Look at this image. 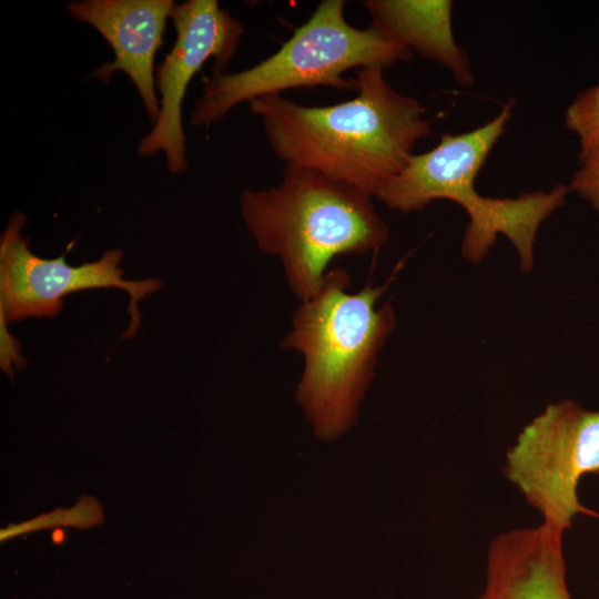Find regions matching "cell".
Masks as SVG:
<instances>
[{"label": "cell", "instance_id": "cell-14", "mask_svg": "<svg viewBox=\"0 0 599 599\" xmlns=\"http://www.w3.org/2000/svg\"><path fill=\"white\" fill-rule=\"evenodd\" d=\"M568 189L599 212V151L580 162Z\"/></svg>", "mask_w": 599, "mask_h": 599}, {"label": "cell", "instance_id": "cell-12", "mask_svg": "<svg viewBox=\"0 0 599 599\" xmlns=\"http://www.w3.org/2000/svg\"><path fill=\"white\" fill-rule=\"evenodd\" d=\"M103 507L101 502L92 496H81L71 508L58 507L50 512L40 514L29 520L10 524L0 529V542L3 544L11 538L29 532L57 527H75L78 529H89L103 522Z\"/></svg>", "mask_w": 599, "mask_h": 599}, {"label": "cell", "instance_id": "cell-1", "mask_svg": "<svg viewBox=\"0 0 599 599\" xmlns=\"http://www.w3.org/2000/svg\"><path fill=\"white\" fill-rule=\"evenodd\" d=\"M355 82L353 99L331 105L306 106L281 94L248 104L285 166L318 172L376 197L432 129L425 108L396 91L384 69H357Z\"/></svg>", "mask_w": 599, "mask_h": 599}, {"label": "cell", "instance_id": "cell-6", "mask_svg": "<svg viewBox=\"0 0 599 599\" xmlns=\"http://www.w3.org/2000/svg\"><path fill=\"white\" fill-rule=\"evenodd\" d=\"M504 473L548 524L565 531L588 510L578 483L599 475V410L565 399L548 405L507 450Z\"/></svg>", "mask_w": 599, "mask_h": 599}, {"label": "cell", "instance_id": "cell-10", "mask_svg": "<svg viewBox=\"0 0 599 599\" xmlns=\"http://www.w3.org/2000/svg\"><path fill=\"white\" fill-rule=\"evenodd\" d=\"M562 535L545 522L499 534L488 547L478 599H571Z\"/></svg>", "mask_w": 599, "mask_h": 599}, {"label": "cell", "instance_id": "cell-4", "mask_svg": "<svg viewBox=\"0 0 599 599\" xmlns=\"http://www.w3.org/2000/svg\"><path fill=\"white\" fill-rule=\"evenodd\" d=\"M514 105L515 99H510L486 124L460 134L444 133L434 149L413 153L376 199L403 213L422 211L437 200L453 201L469 219L461 241L467 261L480 262L498 235H504L515 246L521 271L528 272L534 265L537 232L564 205L569 189L558 184L549 192L538 190L515 199L487 197L475 190V179L506 131Z\"/></svg>", "mask_w": 599, "mask_h": 599}, {"label": "cell", "instance_id": "cell-3", "mask_svg": "<svg viewBox=\"0 0 599 599\" xmlns=\"http://www.w3.org/2000/svg\"><path fill=\"white\" fill-rule=\"evenodd\" d=\"M372 199L318 172L285 166L278 185L245 190L240 205L257 247L281 261L301 302L318 291L335 257L377 253L387 243L389 229Z\"/></svg>", "mask_w": 599, "mask_h": 599}, {"label": "cell", "instance_id": "cell-7", "mask_svg": "<svg viewBox=\"0 0 599 599\" xmlns=\"http://www.w3.org/2000/svg\"><path fill=\"white\" fill-rule=\"evenodd\" d=\"M26 216L16 212L0 241V316L1 326L27 317H54L63 307L62 298L90 288L118 287L130 295V323L123 337L133 336L140 327L138 303L161 287L158 280L126 281L120 263L123 252L106 251L101 258L71 266L64 254L44 260L31 252L22 235Z\"/></svg>", "mask_w": 599, "mask_h": 599}, {"label": "cell", "instance_id": "cell-2", "mask_svg": "<svg viewBox=\"0 0 599 599\" xmlns=\"http://www.w3.org/2000/svg\"><path fill=\"white\" fill-rule=\"evenodd\" d=\"M342 268L329 270L318 291L301 301L282 345L304 361L296 399L316 435L333 440L356 422L378 355L396 324L388 283L349 292Z\"/></svg>", "mask_w": 599, "mask_h": 599}, {"label": "cell", "instance_id": "cell-9", "mask_svg": "<svg viewBox=\"0 0 599 599\" xmlns=\"http://www.w3.org/2000/svg\"><path fill=\"white\" fill-rule=\"evenodd\" d=\"M173 4L172 0H82L65 8L74 20L93 27L113 50L114 60L100 65L91 77L109 83L115 71L124 72L152 123L160 114L154 59Z\"/></svg>", "mask_w": 599, "mask_h": 599}, {"label": "cell", "instance_id": "cell-11", "mask_svg": "<svg viewBox=\"0 0 599 599\" xmlns=\"http://www.w3.org/2000/svg\"><path fill=\"white\" fill-rule=\"evenodd\" d=\"M363 6L372 27L446 68L458 84L474 83L469 59L453 33V1L366 0Z\"/></svg>", "mask_w": 599, "mask_h": 599}, {"label": "cell", "instance_id": "cell-13", "mask_svg": "<svg viewBox=\"0 0 599 599\" xmlns=\"http://www.w3.org/2000/svg\"><path fill=\"white\" fill-rule=\"evenodd\" d=\"M565 123L579 140V162L599 151V83L576 95L566 109Z\"/></svg>", "mask_w": 599, "mask_h": 599}, {"label": "cell", "instance_id": "cell-5", "mask_svg": "<svg viewBox=\"0 0 599 599\" xmlns=\"http://www.w3.org/2000/svg\"><path fill=\"white\" fill-rule=\"evenodd\" d=\"M345 6L343 0H323L268 58L240 72L204 78L190 123L209 126L243 102L290 89L323 85L355 91V78L345 77L347 71L366 67L385 70L410 60L413 52L383 31L351 26Z\"/></svg>", "mask_w": 599, "mask_h": 599}, {"label": "cell", "instance_id": "cell-8", "mask_svg": "<svg viewBox=\"0 0 599 599\" xmlns=\"http://www.w3.org/2000/svg\"><path fill=\"white\" fill-rule=\"evenodd\" d=\"M170 19L175 42L155 69L160 114L145 134L138 153L151 156L163 152L171 173L187 169L182 104L186 89L205 61L214 59L213 74L224 73L245 33L243 24L222 9L216 0H187L173 4Z\"/></svg>", "mask_w": 599, "mask_h": 599}]
</instances>
